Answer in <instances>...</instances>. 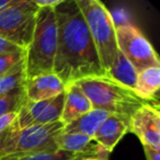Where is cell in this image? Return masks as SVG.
Instances as JSON below:
<instances>
[{
  "label": "cell",
  "instance_id": "6da1fadb",
  "mask_svg": "<svg viewBox=\"0 0 160 160\" xmlns=\"http://www.w3.org/2000/svg\"><path fill=\"white\" fill-rule=\"evenodd\" d=\"M55 16L57 46L53 72L65 87L86 78L107 77L76 0H62L55 8Z\"/></svg>",
  "mask_w": 160,
  "mask_h": 160
},
{
  "label": "cell",
  "instance_id": "7a4b0ae2",
  "mask_svg": "<svg viewBox=\"0 0 160 160\" xmlns=\"http://www.w3.org/2000/svg\"><path fill=\"white\" fill-rule=\"evenodd\" d=\"M76 85L88 97L92 109L115 114L128 122L136 110L142 105L152 104L137 96L134 90L124 87L108 77L86 78L77 81Z\"/></svg>",
  "mask_w": 160,
  "mask_h": 160
},
{
  "label": "cell",
  "instance_id": "3957f363",
  "mask_svg": "<svg viewBox=\"0 0 160 160\" xmlns=\"http://www.w3.org/2000/svg\"><path fill=\"white\" fill-rule=\"evenodd\" d=\"M57 46V21L55 9L38 8L33 38L27 48V80L44 73L53 72Z\"/></svg>",
  "mask_w": 160,
  "mask_h": 160
},
{
  "label": "cell",
  "instance_id": "277c9868",
  "mask_svg": "<svg viewBox=\"0 0 160 160\" xmlns=\"http://www.w3.org/2000/svg\"><path fill=\"white\" fill-rule=\"evenodd\" d=\"M107 72L118 54L115 23L111 12L99 0H76Z\"/></svg>",
  "mask_w": 160,
  "mask_h": 160
},
{
  "label": "cell",
  "instance_id": "5b68a950",
  "mask_svg": "<svg viewBox=\"0 0 160 160\" xmlns=\"http://www.w3.org/2000/svg\"><path fill=\"white\" fill-rule=\"evenodd\" d=\"M64 127L60 121L25 128L16 127L0 148V157L57 149L55 138Z\"/></svg>",
  "mask_w": 160,
  "mask_h": 160
},
{
  "label": "cell",
  "instance_id": "8992f818",
  "mask_svg": "<svg viewBox=\"0 0 160 160\" xmlns=\"http://www.w3.org/2000/svg\"><path fill=\"white\" fill-rule=\"evenodd\" d=\"M38 12L33 0H17L0 11V38L27 51L33 38Z\"/></svg>",
  "mask_w": 160,
  "mask_h": 160
},
{
  "label": "cell",
  "instance_id": "52a82bcc",
  "mask_svg": "<svg viewBox=\"0 0 160 160\" xmlns=\"http://www.w3.org/2000/svg\"><path fill=\"white\" fill-rule=\"evenodd\" d=\"M118 51L137 72L149 67H160V60L151 43L133 24L115 25Z\"/></svg>",
  "mask_w": 160,
  "mask_h": 160
},
{
  "label": "cell",
  "instance_id": "ba28073f",
  "mask_svg": "<svg viewBox=\"0 0 160 160\" xmlns=\"http://www.w3.org/2000/svg\"><path fill=\"white\" fill-rule=\"evenodd\" d=\"M65 101V92L44 101H28L21 107L17 118V127L25 128L59 121Z\"/></svg>",
  "mask_w": 160,
  "mask_h": 160
},
{
  "label": "cell",
  "instance_id": "9c48e42d",
  "mask_svg": "<svg viewBox=\"0 0 160 160\" xmlns=\"http://www.w3.org/2000/svg\"><path fill=\"white\" fill-rule=\"evenodd\" d=\"M129 132L137 136L142 145L160 150L159 107L146 104L136 110L129 120Z\"/></svg>",
  "mask_w": 160,
  "mask_h": 160
},
{
  "label": "cell",
  "instance_id": "30bf717a",
  "mask_svg": "<svg viewBox=\"0 0 160 160\" xmlns=\"http://www.w3.org/2000/svg\"><path fill=\"white\" fill-rule=\"evenodd\" d=\"M57 149L75 155H83L87 157L101 160H109L110 153L104 148L97 144L93 137L77 133H66L62 131L55 138Z\"/></svg>",
  "mask_w": 160,
  "mask_h": 160
},
{
  "label": "cell",
  "instance_id": "8fae6325",
  "mask_svg": "<svg viewBox=\"0 0 160 160\" xmlns=\"http://www.w3.org/2000/svg\"><path fill=\"white\" fill-rule=\"evenodd\" d=\"M65 85L54 72L44 73L28 79L24 86L27 100L32 102L55 98L65 92Z\"/></svg>",
  "mask_w": 160,
  "mask_h": 160
},
{
  "label": "cell",
  "instance_id": "7c38bea8",
  "mask_svg": "<svg viewBox=\"0 0 160 160\" xmlns=\"http://www.w3.org/2000/svg\"><path fill=\"white\" fill-rule=\"evenodd\" d=\"M128 132V121L115 114H110L96 132L93 139L110 153Z\"/></svg>",
  "mask_w": 160,
  "mask_h": 160
},
{
  "label": "cell",
  "instance_id": "4fadbf2b",
  "mask_svg": "<svg viewBox=\"0 0 160 160\" xmlns=\"http://www.w3.org/2000/svg\"><path fill=\"white\" fill-rule=\"evenodd\" d=\"M92 110V105L85 92L76 83L69 85L65 90V101L59 121L66 125Z\"/></svg>",
  "mask_w": 160,
  "mask_h": 160
},
{
  "label": "cell",
  "instance_id": "5bb4252c",
  "mask_svg": "<svg viewBox=\"0 0 160 160\" xmlns=\"http://www.w3.org/2000/svg\"><path fill=\"white\" fill-rule=\"evenodd\" d=\"M160 88V67H149L137 73L134 91L145 101L159 105L158 92Z\"/></svg>",
  "mask_w": 160,
  "mask_h": 160
},
{
  "label": "cell",
  "instance_id": "9a60e30c",
  "mask_svg": "<svg viewBox=\"0 0 160 160\" xmlns=\"http://www.w3.org/2000/svg\"><path fill=\"white\" fill-rule=\"evenodd\" d=\"M109 115V112L92 109L91 111L86 113L85 115L80 116L79 118L73 121L72 123L66 125L62 131L66 132V133H77L93 137L96 132L98 131V128L107 120Z\"/></svg>",
  "mask_w": 160,
  "mask_h": 160
},
{
  "label": "cell",
  "instance_id": "2e32d148",
  "mask_svg": "<svg viewBox=\"0 0 160 160\" xmlns=\"http://www.w3.org/2000/svg\"><path fill=\"white\" fill-rule=\"evenodd\" d=\"M137 71L135 70L132 64L124 57L122 53L118 51L115 60L107 71V77L120 85L134 90L137 79Z\"/></svg>",
  "mask_w": 160,
  "mask_h": 160
},
{
  "label": "cell",
  "instance_id": "e0dca14e",
  "mask_svg": "<svg viewBox=\"0 0 160 160\" xmlns=\"http://www.w3.org/2000/svg\"><path fill=\"white\" fill-rule=\"evenodd\" d=\"M27 82L25 59L8 72L0 76V97H5L23 88Z\"/></svg>",
  "mask_w": 160,
  "mask_h": 160
},
{
  "label": "cell",
  "instance_id": "ac0fdd59",
  "mask_svg": "<svg viewBox=\"0 0 160 160\" xmlns=\"http://www.w3.org/2000/svg\"><path fill=\"white\" fill-rule=\"evenodd\" d=\"M80 155L68 152V151L52 149V150L34 151V152L20 153L0 157V160H72ZM83 156V155H82Z\"/></svg>",
  "mask_w": 160,
  "mask_h": 160
},
{
  "label": "cell",
  "instance_id": "d6986e66",
  "mask_svg": "<svg viewBox=\"0 0 160 160\" xmlns=\"http://www.w3.org/2000/svg\"><path fill=\"white\" fill-rule=\"evenodd\" d=\"M25 102H27V97H25L24 87L5 97H0V118L9 113L19 112V110Z\"/></svg>",
  "mask_w": 160,
  "mask_h": 160
},
{
  "label": "cell",
  "instance_id": "ffe728a7",
  "mask_svg": "<svg viewBox=\"0 0 160 160\" xmlns=\"http://www.w3.org/2000/svg\"><path fill=\"white\" fill-rule=\"evenodd\" d=\"M25 55H27V51L5 54L0 56V76L8 72L18 66L20 62H22L25 59Z\"/></svg>",
  "mask_w": 160,
  "mask_h": 160
},
{
  "label": "cell",
  "instance_id": "44dd1931",
  "mask_svg": "<svg viewBox=\"0 0 160 160\" xmlns=\"http://www.w3.org/2000/svg\"><path fill=\"white\" fill-rule=\"evenodd\" d=\"M17 118H18V112L9 113L0 118V148L10 133L17 127Z\"/></svg>",
  "mask_w": 160,
  "mask_h": 160
},
{
  "label": "cell",
  "instance_id": "7402d4cb",
  "mask_svg": "<svg viewBox=\"0 0 160 160\" xmlns=\"http://www.w3.org/2000/svg\"><path fill=\"white\" fill-rule=\"evenodd\" d=\"M21 51H25V49H22L21 47L17 46L13 43L9 42V41L5 40L2 38H0V56L5 55V54L16 53V52H21Z\"/></svg>",
  "mask_w": 160,
  "mask_h": 160
},
{
  "label": "cell",
  "instance_id": "603a6c76",
  "mask_svg": "<svg viewBox=\"0 0 160 160\" xmlns=\"http://www.w3.org/2000/svg\"><path fill=\"white\" fill-rule=\"evenodd\" d=\"M33 1L38 8H53V9H55L62 2V0H33Z\"/></svg>",
  "mask_w": 160,
  "mask_h": 160
},
{
  "label": "cell",
  "instance_id": "cb8c5ba5",
  "mask_svg": "<svg viewBox=\"0 0 160 160\" xmlns=\"http://www.w3.org/2000/svg\"><path fill=\"white\" fill-rule=\"evenodd\" d=\"M142 148L146 156V160H160V150H157L147 145H142Z\"/></svg>",
  "mask_w": 160,
  "mask_h": 160
},
{
  "label": "cell",
  "instance_id": "d4e9b609",
  "mask_svg": "<svg viewBox=\"0 0 160 160\" xmlns=\"http://www.w3.org/2000/svg\"><path fill=\"white\" fill-rule=\"evenodd\" d=\"M16 1L17 0H0V11H2L6 8L12 6Z\"/></svg>",
  "mask_w": 160,
  "mask_h": 160
},
{
  "label": "cell",
  "instance_id": "484cf974",
  "mask_svg": "<svg viewBox=\"0 0 160 160\" xmlns=\"http://www.w3.org/2000/svg\"><path fill=\"white\" fill-rule=\"evenodd\" d=\"M79 160H101V159H97V158H92V157H83Z\"/></svg>",
  "mask_w": 160,
  "mask_h": 160
},
{
  "label": "cell",
  "instance_id": "4316f807",
  "mask_svg": "<svg viewBox=\"0 0 160 160\" xmlns=\"http://www.w3.org/2000/svg\"><path fill=\"white\" fill-rule=\"evenodd\" d=\"M83 157H87V156H82V155H80V156H78V157H76L75 159H72V160H79V159H81V158H83Z\"/></svg>",
  "mask_w": 160,
  "mask_h": 160
}]
</instances>
